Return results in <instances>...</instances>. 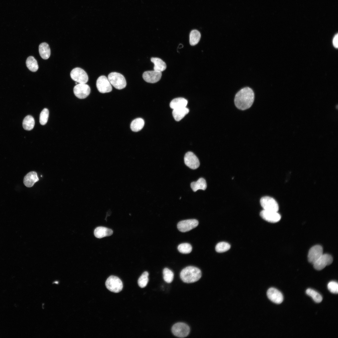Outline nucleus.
<instances>
[{
  "mask_svg": "<svg viewBox=\"0 0 338 338\" xmlns=\"http://www.w3.org/2000/svg\"><path fill=\"white\" fill-rule=\"evenodd\" d=\"M72 79L79 83H86L88 77L86 72L82 69L77 67L73 69L70 73Z\"/></svg>",
  "mask_w": 338,
  "mask_h": 338,
  "instance_id": "obj_7",
  "label": "nucleus"
},
{
  "mask_svg": "<svg viewBox=\"0 0 338 338\" xmlns=\"http://www.w3.org/2000/svg\"><path fill=\"white\" fill-rule=\"evenodd\" d=\"M26 64L28 69L32 72H36L38 69L37 62L32 56H29L27 58L26 61Z\"/></svg>",
  "mask_w": 338,
  "mask_h": 338,
  "instance_id": "obj_26",
  "label": "nucleus"
},
{
  "mask_svg": "<svg viewBox=\"0 0 338 338\" xmlns=\"http://www.w3.org/2000/svg\"><path fill=\"white\" fill-rule=\"evenodd\" d=\"M177 248L180 252L184 254H187L191 252L192 247L189 243H184L179 244Z\"/></svg>",
  "mask_w": 338,
  "mask_h": 338,
  "instance_id": "obj_32",
  "label": "nucleus"
},
{
  "mask_svg": "<svg viewBox=\"0 0 338 338\" xmlns=\"http://www.w3.org/2000/svg\"><path fill=\"white\" fill-rule=\"evenodd\" d=\"M39 180L37 173L32 171L28 173L24 177L23 183L27 187H31Z\"/></svg>",
  "mask_w": 338,
  "mask_h": 338,
  "instance_id": "obj_17",
  "label": "nucleus"
},
{
  "mask_svg": "<svg viewBox=\"0 0 338 338\" xmlns=\"http://www.w3.org/2000/svg\"><path fill=\"white\" fill-rule=\"evenodd\" d=\"M35 125V121L34 118L30 115L26 116L23 120V128L28 131L32 130Z\"/></svg>",
  "mask_w": 338,
  "mask_h": 338,
  "instance_id": "obj_25",
  "label": "nucleus"
},
{
  "mask_svg": "<svg viewBox=\"0 0 338 338\" xmlns=\"http://www.w3.org/2000/svg\"><path fill=\"white\" fill-rule=\"evenodd\" d=\"M306 294L311 297L316 303H319L322 300V297L318 292L311 289H308L306 291Z\"/></svg>",
  "mask_w": 338,
  "mask_h": 338,
  "instance_id": "obj_28",
  "label": "nucleus"
},
{
  "mask_svg": "<svg viewBox=\"0 0 338 338\" xmlns=\"http://www.w3.org/2000/svg\"><path fill=\"white\" fill-rule=\"evenodd\" d=\"M145 124L144 120L139 118L133 120L131 124V129L134 132H138L143 128Z\"/></svg>",
  "mask_w": 338,
  "mask_h": 338,
  "instance_id": "obj_24",
  "label": "nucleus"
},
{
  "mask_svg": "<svg viewBox=\"0 0 338 338\" xmlns=\"http://www.w3.org/2000/svg\"><path fill=\"white\" fill-rule=\"evenodd\" d=\"M260 216L264 220L270 223H275L279 222L281 217L278 212L269 211L263 210L260 213Z\"/></svg>",
  "mask_w": 338,
  "mask_h": 338,
  "instance_id": "obj_14",
  "label": "nucleus"
},
{
  "mask_svg": "<svg viewBox=\"0 0 338 338\" xmlns=\"http://www.w3.org/2000/svg\"><path fill=\"white\" fill-rule=\"evenodd\" d=\"M172 332L175 336L181 338L187 336L189 333L190 327L187 324L182 322L177 323L172 326Z\"/></svg>",
  "mask_w": 338,
  "mask_h": 338,
  "instance_id": "obj_5",
  "label": "nucleus"
},
{
  "mask_svg": "<svg viewBox=\"0 0 338 338\" xmlns=\"http://www.w3.org/2000/svg\"><path fill=\"white\" fill-rule=\"evenodd\" d=\"M105 284L109 290L115 293L120 292L123 287L121 280L117 277L113 275L110 276L107 278Z\"/></svg>",
  "mask_w": 338,
  "mask_h": 338,
  "instance_id": "obj_4",
  "label": "nucleus"
},
{
  "mask_svg": "<svg viewBox=\"0 0 338 338\" xmlns=\"http://www.w3.org/2000/svg\"><path fill=\"white\" fill-rule=\"evenodd\" d=\"M39 52L42 59H48L50 55V49L48 44L45 42L41 43L39 46Z\"/></svg>",
  "mask_w": 338,
  "mask_h": 338,
  "instance_id": "obj_19",
  "label": "nucleus"
},
{
  "mask_svg": "<svg viewBox=\"0 0 338 338\" xmlns=\"http://www.w3.org/2000/svg\"><path fill=\"white\" fill-rule=\"evenodd\" d=\"M338 34L337 33L335 35L333 40V44L334 47L335 48H337L338 46Z\"/></svg>",
  "mask_w": 338,
  "mask_h": 338,
  "instance_id": "obj_35",
  "label": "nucleus"
},
{
  "mask_svg": "<svg viewBox=\"0 0 338 338\" xmlns=\"http://www.w3.org/2000/svg\"><path fill=\"white\" fill-rule=\"evenodd\" d=\"M113 231L110 229L104 227H98L95 230L94 234L95 236L98 238L109 236L113 234Z\"/></svg>",
  "mask_w": 338,
  "mask_h": 338,
  "instance_id": "obj_18",
  "label": "nucleus"
},
{
  "mask_svg": "<svg viewBox=\"0 0 338 338\" xmlns=\"http://www.w3.org/2000/svg\"><path fill=\"white\" fill-rule=\"evenodd\" d=\"M328 290L332 293L337 294L338 292V284L334 281L329 282L327 285Z\"/></svg>",
  "mask_w": 338,
  "mask_h": 338,
  "instance_id": "obj_34",
  "label": "nucleus"
},
{
  "mask_svg": "<svg viewBox=\"0 0 338 338\" xmlns=\"http://www.w3.org/2000/svg\"><path fill=\"white\" fill-rule=\"evenodd\" d=\"M189 112L188 109L184 107L173 109L172 115L175 120L179 121L182 120Z\"/></svg>",
  "mask_w": 338,
  "mask_h": 338,
  "instance_id": "obj_20",
  "label": "nucleus"
},
{
  "mask_svg": "<svg viewBox=\"0 0 338 338\" xmlns=\"http://www.w3.org/2000/svg\"><path fill=\"white\" fill-rule=\"evenodd\" d=\"M323 254L322 247L320 245H315L309 250L308 255V260L313 264Z\"/></svg>",
  "mask_w": 338,
  "mask_h": 338,
  "instance_id": "obj_12",
  "label": "nucleus"
},
{
  "mask_svg": "<svg viewBox=\"0 0 338 338\" xmlns=\"http://www.w3.org/2000/svg\"><path fill=\"white\" fill-rule=\"evenodd\" d=\"M201 38V34L197 30H193L190 33L189 42L191 45H196L199 42Z\"/></svg>",
  "mask_w": 338,
  "mask_h": 338,
  "instance_id": "obj_27",
  "label": "nucleus"
},
{
  "mask_svg": "<svg viewBox=\"0 0 338 338\" xmlns=\"http://www.w3.org/2000/svg\"><path fill=\"white\" fill-rule=\"evenodd\" d=\"M202 273L200 270L193 266H187L181 272L180 277L184 282L192 283L198 280L201 278Z\"/></svg>",
  "mask_w": 338,
  "mask_h": 338,
  "instance_id": "obj_2",
  "label": "nucleus"
},
{
  "mask_svg": "<svg viewBox=\"0 0 338 338\" xmlns=\"http://www.w3.org/2000/svg\"><path fill=\"white\" fill-rule=\"evenodd\" d=\"M161 75V72L153 70L144 72L142 77L146 82L154 83L157 82L160 79Z\"/></svg>",
  "mask_w": 338,
  "mask_h": 338,
  "instance_id": "obj_15",
  "label": "nucleus"
},
{
  "mask_svg": "<svg viewBox=\"0 0 338 338\" xmlns=\"http://www.w3.org/2000/svg\"><path fill=\"white\" fill-rule=\"evenodd\" d=\"M260 204L264 210L278 212L279 206L277 202L273 198L269 196L262 197L260 200Z\"/></svg>",
  "mask_w": 338,
  "mask_h": 338,
  "instance_id": "obj_6",
  "label": "nucleus"
},
{
  "mask_svg": "<svg viewBox=\"0 0 338 338\" xmlns=\"http://www.w3.org/2000/svg\"><path fill=\"white\" fill-rule=\"evenodd\" d=\"M267 295L268 298L275 304H281L283 300V296L282 293L275 288H269L267 291Z\"/></svg>",
  "mask_w": 338,
  "mask_h": 338,
  "instance_id": "obj_16",
  "label": "nucleus"
},
{
  "mask_svg": "<svg viewBox=\"0 0 338 338\" xmlns=\"http://www.w3.org/2000/svg\"><path fill=\"white\" fill-rule=\"evenodd\" d=\"M163 279L167 283H171L173 281L174 277L173 272L167 268H165L163 272Z\"/></svg>",
  "mask_w": 338,
  "mask_h": 338,
  "instance_id": "obj_31",
  "label": "nucleus"
},
{
  "mask_svg": "<svg viewBox=\"0 0 338 338\" xmlns=\"http://www.w3.org/2000/svg\"><path fill=\"white\" fill-rule=\"evenodd\" d=\"M151 61L154 63V70L161 72L166 69V66L165 63L158 58L152 57Z\"/></svg>",
  "mask_w": 338,
  "mask_h": 338,
  "instance_id": "obj_22",
  "label": "nucleus"
},
{
  "mask_svg": "<svg viewBox=\"0 0 338 338\" xmlns=\"http://www.w3.org/2000/svg\"><path fill=\"white\" fill-rule=\"evenodd\" d=\"M108 79L111 85L118 90L125 88L126 85V81L124 76L121 74L116 72L109 74Z\"/></svg>",
  "mask_w": 338,
  "mask_h": 338,
  "instance_id": "obj_3",
  "label": "nucleus"
},
{
  "mask_svg": "<svg viewBox=\"0 0 338 338\" xmlns=\"http://www.w3.org/2000/svg\"><path fill=\"white\" fill-rule=\"evenodd\" d=\"M198 224V222L197 220L187 219L179 222L177 224V227L180 231L185 232L195 228Z\"/></svg>",
  "mask_w": 338,
  "mask_h": 338,
  "instance_id": "obj_11",
  "label": "nucleus"
},
{
  "mask_svg": "<svg viewBox=\"0 0 338 338\" xmlns=\"http://www.w3.org/2000/svg\"><path fill=\"white\" fill-rule=\"evenodd\" d=\"M333 258L330 254H323L313 264L316 270H320L326 266L330 264L333 262Z\"/></svg>",
  "mask_w": 338,
  "mask_h": 338,
  "instance_id": "obj_10",
  "label": "nucleus"
},
{
  "mask_svg": "<svg viewBox=\"0 0 338 338\" xmlns=\"http://www.w3.org/2000/svg\"><path fill=\"white\" fill-rule=\"evenodd\" d=\"M148 276L149 273L147 271H145L139 278L138 283L141 288H144L147 285L149 281Z\"/></svg>",
  "mask_w": 338,
  "mask_h": 338,
  "instance_id": "obj_29",
  "label": "nucleus"
},
{
  "mask_svg": "<svg viewBox=\"0 0 338 338\" xmlns=\"http://www.w3.org/2000/svg\"><path fill=\"white\" fill-rule=\"evenodd\" d=\"M184 161L185 164L192 169H197L200 165V162L198 158L191 151L188 152L185 154Z\"/></svg>",
  "mask_w": 338,
  "mask_h": 338,
  "instance_id": "obj_13",
  "label": "nucleus"
},
{
  "mask_svg": "<svg viewBox=\"0 0 338 338\" xmlns=\"http://www.w3.org/2000/svg\"><path fill=\"white\" fill-rule=\"evenodd\" d=\"M207 187L206 180L203 178H200L196 182H192L191 184V187L194 192L199 189L204 190Z\"/></svg>",
  "mask_w": 338,
  "mask_h": 338,
  "instance_id": "obj_23",
  "label": "nucleus"
},
{
  "mask_svg": "<svg viewBox=\"0 0 338 338\" xmlns=\"http://www.w3.org/2000/svg\"><path fill=\"white\" fill-rule=\"evenodd\" d=\"M73 91L74 94L77 98L83 99L89 95L90 89V86L85 83H79L74 87Z\"/></svg>",
  "mask_w": 338,
  "mask_h": 338,
  "instance_id": "obj_9",
  "label": "nucleus"
},
{
  "mask_svg": "<svg viewBox=\"0 0 338 338\" xmlns=\"http://www.w3.org/2000/svg\"><path fill=\"white\" fill-rule=\"evenodd\" d=\"M187 101L183 98H177L173 99L170 103V107L173 109L186 107Z\"/></svg>",
  "mask_w": 338,
  "mask_h": 338,
  "instance_id": "obj_21",
  "label": "nucleus"
},
{
  "mask_svg": "<svg viewBox=\"0 0 338 338\" xmlns=\"http://www.w3.org/2000/svg\"><path fill=\"white\" fill-rule=\"evenodd\" d=\"M255 95L253 90L248 87L241 89L236 94L234 102L236 107L242 110L250 108L254 100Z\"/></svg>",
  "mask_w": 338,
  "mask_h": 338,
  "instance_id": "obj_1",
  "label": "nucleus"
},
{
  "mask_svg": "<svg viewBox=\"0 0 338 338\" xmlns=\"http://www.w3.org/2000/svg\"><path fill=\"white\" fill-rule=\"evenodd\" d=\"M230 248V245L228 243L222 242L218 243L215 247L216 251L218 253H222L228 250Z\"/></svg>",
  "mask_w": 338,
  "mask_h": 338,
  "instance_id": "obj_30",
  "label": "nucleus"
},
{
  "mask_svg": "<svg viewBox=\"0 0 338 338\" xmlns=\"http://www.w3.org/2000/svg\"><path fill=\"white\" fill-rule=\"evenodd\" d=\"M96 85L98 91L101 93H108L112 90L111 84L108 78L104 75L100 76L98 78Z\"/></svg>",
  "mask_w": 338,
  "mask_h": 338,
  "instance_id": "obj_8",
  "label": "nucleus"
},
{
  "mask_svg": "<svg viewBox=\"0 0 338 338\" xmlns=\"http://www.w3.org/2000/svg\"><path fill=\"white\" fill-rule=\"evenodd\" d=\"M49 116V111L46 108H44L41 112L39 117V122L42 125H45L47 123Z\"/></svg>",
  "mask_w": 338,
  "mask_h": 338,
  "instance_id": "obj_33",
  "label": "nucleus"
}]
</instances>
